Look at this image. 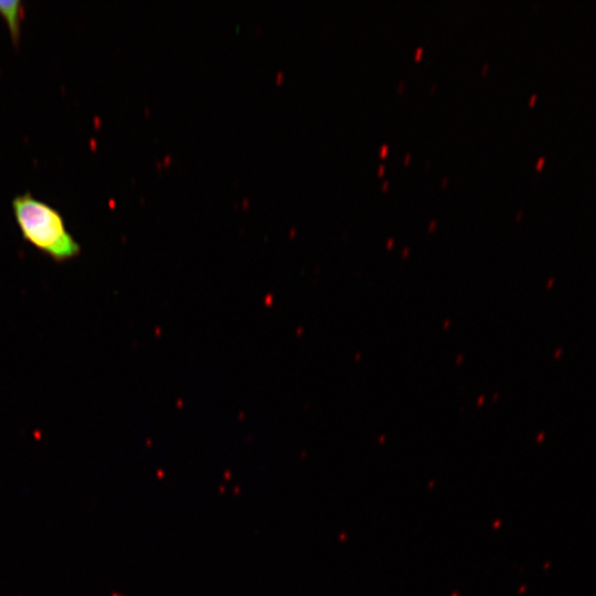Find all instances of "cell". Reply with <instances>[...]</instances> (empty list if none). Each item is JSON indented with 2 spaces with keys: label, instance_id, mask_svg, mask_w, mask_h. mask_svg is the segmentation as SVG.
I'll return each instance as SVG.
<instances>
[{
  "label": "cell",
  "instance_id": "cell-1",
  "mask_svg": "<svg viewBox=\"0 0 596 596\" xmlns=\"http://www.w3.org/2000/svg\"><path fill=\"white\" fill-rule=\"evenodd\" d=\"M13 216L22 237L56 263L76 258L81 245L68 232L62 214L30 192L11 201Z\"/></svg>",
  "mask_w": 596,
  "mask_h": 596
},
{
  "label": "cell",
  "instance_id": "cell-2",
  "mask_svg": "<svg viewBox=\"0 0 596 596\" xmlns=\"http://www.w3.org/2000/svg\"><path fill=\"white\" fill-rule=\"evenodd\" d=\"M0 15L6 21L12 42L17 45L21 38V22L24 17L21 0H0Z\"/></svg>",
  "mask_w": 596,
  "mask_h": 596
}]
</instances>
